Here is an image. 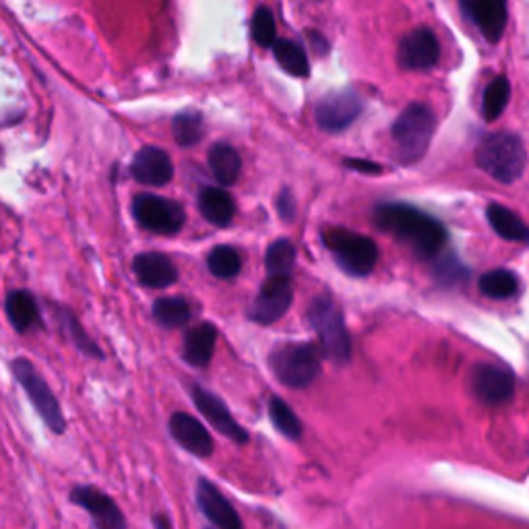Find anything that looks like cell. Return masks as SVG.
Segmentation results:
<instances>
[{"instance_id": "37", "label": "cell", "mask_w": 529, "mask_h": 529, "mask_svg": "<svg viewBox=\"0 0 529 529\" xmlns=\"http://www.w3.org/2000/svg\"><path fill=\"white\" fill-rule=\"evenodd\" d=\"M308 37H311V44H313V48L319 52V55H324V52H327V40H324V37L321 35V34H316V32H308Z\"/></svg>"}, {"instance_id": "35", "label": "cell", "mask_w": 529, "mask_h": 529, "mask_svg": "<svg viewBox=\"0 0 529 529\" xmlns=\"http://www.w3.org/2000/svg\"><path fill=\"white\" fill-rule=\"evenodd\" d=\"M277 209L284 222H292L294 215H296V203H294V196L290 191H284L282 195H279Z\"/></svg>"}, {"instance_id": "7", "label": "cell", "mask_w": 529, "mask_h": 529, "mask_svg": "<svg viewBox=\"0 0 529 529\" xmlns=\"http://www.w3.org/2000/svg\"><path fill=\"white\" fill-rule=\"evenodd\" d=\"M11 370L15 374V379L19 381L21 387L29 395V402L34 404L37 414L42 415V420L46 422V426L52 433L63 434L66 428L63 410H60V404L56 402L55 393L48 387V383L44 381V376L37 373L32 362L25 358H17L11 364Z\"/></svg>"}, {"instance_id": "22", "label": "cell", "mask_w": 529, "mask_h": 529, "mask_svg": "<svg viewBox=\"0 0 529 529\" xmlns=\"http://www.w3.org/2000/svg\"><path fill=\"white\" fill-rule=\"evenodd\" d=\"M486 219L490 228L496 232V236L511 242H527L529 240V228L524 224L517 214H513L511 209H506L498 203H493L486 209Z\"/></svg>"}, {"instance_id": "13", "label": "cell", "mask_w": 529, "mask_h": 529, "mask_svg": "<svg viewBox=\"0 0 529 529\" xmlns=\"http://www.w3.org/2000/svg\"><path fill=\"white\" fill-rule=\"evenodd\" d=\"M459 6L461 13L486 37V42H501L506 24H509L506 0H459Z\"/></svg>"}, {"instance_id": "4", "label": "cell", "mask_w": 529, "mask_h": 529, "mask_svg": "<svg viewBox=\"0 0 529 529\" xmlns=\"http://www.w3.org/2000/svg\"><path fill=\"white\" fill-rule=\"evenodd\" d=\"M308 323L316 331L321 350L329 360L345 364L352 358V339L344 323V314L329 296H319L308 306Z\"/></svg>"}, {"instance_id": "25", "label": "cell", "mask_w": 529, "mask_h": 529, "mask_svg": "<svg viewBox=\"0 0 529 529\" xmlns=\"http://www.w3.org/2000/svg\"><path fill=\"white\" fill-rule=\"evenodd\" d=\"M155 321L165 329H180L191 321V304L185 298H160L154 304Z\"/></svg>"}, {"instance_id": "2", "label": "cell", "mask_w": 529, "mask_h": 529, "mask_svg": "<svg viewBox=\"0 0 529 529\" xmlns=\"http://www.w3.org/2000/svg\"><path fill=\"white\" fill-rule=\"evenodd\" d=\"M475 164L490 178L511 185L525 172L527 151L515 133H490L475 147Z\"/></svg>"}, {"instance_id": "16", "label": "cell", "mask_w": 529, "mask_h": 529, "mask_svg": "<svg viewBox=\"0 0 529 529\" xmlns=\"http://www.w3.org/2000/svg\"><path fill=\"white\" fill-rule=\"evenodd\" d=\"M133 178L147 186H164L174 176V165L170 155L160 147H143L131 164Z\"/></svg>"}, {"instance_id": "28", "label": "cell", "mask_w": 529, "mask_h": 529, "mask_svg": "<svg viewBox=\"0 0 529 529\" xmlns=\"http://www.w3.org/2000/svg\"><path fill=\"white\" fill-rule=\"evenodd\" d=\"M294 264H296V246L288 238L271 242L267 255H264L267 275H292Z\"/></svg>"}, {"instance_id": "17", "label": "cell", "mask_w": 529, "mask_h": 529, "mask_svg": "<svg viewBox=\"0 0 529 529\" xmlns=\"http://www.w3.org/2000/svg\"><path fill=\"white\" fill-rule=\"evenodd\" d=\"M170 434L176 438L180 447H185L196 457H209L214 453V438H211L209 430L193 415L183 412L172 414Z\"/></svg>"}, {"instance_id": "30", "label": "cell", "mask_w": 529, "mask_h": 529, "mask_svg": "<svg viewBox=\"0 0 529 529\" xmlns=\"http://www.w3.org/2000/svg\"><path fill=\"white\" fill-rule=\"evenodd\" d=\"M269 415H271V422H274L275 428L285 438L298 441V438L302 436V422L298 420V415L294 414L292 407L285 404L282 397L269 399Z\"/></svg>"}, {"instance_id": "21", "label": "cell", "mask_w": 529, "mask_h": 529, "mask_svg": "<svg viewBox=\"0 0 529 529\" xmlns=\"http://www.w3.org/2000/svg\"><path fill=\"white\" fill-rule=\"evenodd\" d=\"M196 203H199L201 215L205 217L209 224L219 225V228L228 225L234 219V214H236V203H234L232 195L217 186L203 188Z\"/></svg>"}, {"instance_id": "14", "label": "cell", "mask_w": 529, "mask_h": 529, "mask_svg": "<svg viewBox=\"0 0 529 529\" xmlns=\"http://www.w3.org/2000/svg\"><path fill=\"white\" fill-rule=\"evenodd\" d=\"M193 402L196 407H199V412L205 415L209 424L217 430V433L228 436L230 441H234L236 444H245L248 441L246 430L242 428L236 420H234L228 405H225L222 399H217L214 393L199 387V384H195Z\"/></svg>"}, {"instance_id": "11", "label": "cell", "mask_w": 529, "mask_h": 529, "mask_svg": "<svg viewBox=\"0 0 529 529\" xmlns=\"http://www.w3.org/2000/svg\"><path fill=\"white\" fill-rule=\"evenodd\" d=\"M472 387L480 402L503 405L515 395V374L504 364H478L474 368Z\"/></svg>"}, {"instance_id": "15", "label": "cell", "mask_w": 529, "mask_h": 529, "mask_svg": "<svg viewBox=\"0 0 529 529\" xmlns=\"http://www.w3.org/2000/svg\"><path fill=\"white\" fill-rule=\"evenodd\" d=\"M71 501L83 506V509L89 513V517L94 519V524L97 527L123 529L126 525V521L116 506V503L94 486H77L71 493Z\"/></svg>"}, {"instance_id": "5", "label": "cell", "mask_w": 529, "mask_h": 529, "mask_svg": "<svg viewBox=\"0 0 529 529\" xmlns=\"http://www.w3.org/2000/svg\"><path fill=\"white\" fill-rule=\"evenodd\" d=\"M324 246L334 255L339 269L352 277H366L379 263V246L362 234L334 228L323 234Z\"/></svg>"}, {"instance_id": "10", "label": "cell", "mask_w": 529, "mask_h": 529, "mask_svg": "<svg viewBox=\"0 0 529 529\" xmlns=\"http://www.w3.org/2000/svg\"><path fill=\"white\" fill-rule=\"evenodd\" d=\"M362 108H364V102H362V97L354 89H342V92L324 95L316 104L314 118L323 131L342 133L347 126L356 123L362 115Z\"/></svg>"}, {"instance_id": "36", "label": "cell", "mask_w": 529, "mask_h": 529, "mask_svg": "<svg viewBox=\"0 0 529 529\" xmlns=\"http://www.w3.org/2000/svg\"><path fill=\"white\" fill-rule=\"evenodd\" d=\"M345 165L350 170H356V172H362V174H379V172H383V168L379 164L366 162V160H345Z\"/></svg>"}, {"instance_id": "31", "label": "cell", "mask_w": 529, "mask_h": 529, "mask_svg": "<svg viewBox=\"0 0 529 529\" xmlns=\"http://www.w3.org/2000/svg\"><path fill=\"white\" fill-rule=\"evenodd\" d=\"M207 267L219 279H234L242 269L240 255L232 246H215L207 256Z\"/></svg>"}, {"instance_id": "9", "label": "cell", "mask_w": 529, "mask_h": 529, "mask_svg": "<svg viewBox=\"0 0 529 529\" xmlns=\"http://www.w3.org/2000/svg\"><path fill=\"white\" fill-rule=\"evenodd\" d=\"M292 300V275H267L259 294L255 296L251 308H248V316H251V321L261 324H271L290 311Z\"/></svg>"}, {"instance_id": "23", "label": "cell", "mask_w": 529, "mask_h": 529, "mask_svg": "<svg viewBox=\"0 0 529 529\" xmlns=\"http://www.w3.org/2000/svg\"><path fill=\"white\" fill-rule=\"evenodd\" d=\"M209 168L219 185L230 186L238 180L242 170V160L238 151L228 143H215L209 151Z\"/></svg>"}, {"instance_id": "26", "label": "cell", "mask_w": 529, "mask_h": 529, "mask_svg": "<svg viewBox=\"0 0 529 529\" xmlns=\"http://www.w3.org/2000/svg\"><path fill=\"white\" fill-rule=\"evenodd\" d=\"M480 292L484 296L496 300L513 298L519 292V277L506 269L488 271L480 277Z\"/></svg>"}, {"instance_id": "27", "label": "cell", "mask_w": 529, "mask_h": 529, "mask_svg": "<svg viewBox=\"0 0 529 529\" xmlns=\"http://www.w3.org/2000/svg\"><path fill=\"white\" fill-rule=\"evenodd\" d=\"M274 52L282 69L294 75V77H308L311 75V65H308L306 52L302 50L300 44L292 40H279L274 44Z\"/></svg>"}, {"instance_id": "24", "label": "cell", "mask_w": 529, "mask_h": 529, "mask_svg": "<svg viewBox=\"0 0 529 529\" xmlns=\"http://www.w3.org/2000/svg\"><path fill=\"white\" fill-rule=\"evenodd\" d=\"M6 316L19 334H25L40 319L37 302L32 294L25 290H15L6 296Z\"/></svg>"}, {"instance_id": "12", "label": "cell", "mask_w": 529, "mask_h": 529, "mask_svg": "<svg viewBox=\"0 0 529 529\" xmlns=\"http://www.w3.org/2000/svg\"><path fill=\"white\" fill-rule=\"evenodd\" d=\"M441 58V46L433 29L418 27L399 42L397 63L405 71H428Z\"/></svg>"}, {"instance_id": "3", "label": "cell", "mask_w": 529, "mask_h": 529, "mask_svg": "<svg viewBox=\"0 0 529 529\" xmlns=\"http://www.w3.org/2000/svg\"><path fill=\"white\" fill-rule=\"evenodd\" d=\"M436 128V118L426 104L414 102L397 116L393 125L395 157L399 164L414 165L426 155Z\"/></svg>"}, {"instance_id": "19", "label": "cell", "mask_w": 529, "mask_h": 529, "mask_svg": "<svg viewBox=\"0 0 529 529\" xmlns=\"http://www.w3.org/2000/svg\"><path fill=\"white\" fill-rule=\"evenodd\" d=\"M133 271L137 275L139 282L147 288H170L172 284H176L178 271L168 256L162 253H141L135 256Z\"/></svg>"}, {"instance_id": "32", "label": "cell", "mask_w": 529, "mask_h": 529, "mask_svg": "<svg viewBox=\"0 0 529 529\" xmlns=\"http://www.w3.org/2000/svg\"><path fill=\"white\" fill-rule=\"evenodd\" d=\"M172 128L180 147H193L203 139V118L199 112H183L174 118Z\"/></svg>"}, {"instance_id": "6", "label": "cell", "mask_w": 529, "mask_h": 529, "mask_svg": "<svg viewBox=\"0 0 529 529\" xmlns=\"http://www.w3.org/2000/svg\"><path fill=\"white\" fill-rule=\"evenodd\" d=\"M271 370L285 387H308L321 374V354L313 344H284L271 354Z\"/></svg>"}, {"instance_id": "18", "label": "cell", "mask_w": 529, "mask_h": 529, "mask_svg": "<svg viewBox=\"0 0 529 529\" xmlns=\"http://www.w3.org/2000/svg\"><path fill=\"white\" fill-rule=\"evenodd\" d=\"M196 504L203 515H205L211 524L222 529H240L242 521L234 511V506L228 503L214 484L207 480H201L196 484Z\"/></svg>"}, {"instance_id": "1", "label": "cell", "mask_w": 529, "mask_h": 529, "mask_svg": "<svg viewBox=\"0 0 529 529\" xmlns=\"http://www.w3.org/2000/svg\"><path fill=\"white\" fill-rule=\"evenodd\" d=\"M374 224L383 232L410 246L422 261L436 259L447 245V228L436 217L405 203H381L374 207Z\"/></svg>"}, {"instance_id": "33", "label": "cell", "mask_w": 529, "mask_h": 529, "mask_svg": "<svg viewBox=\"0 0 529 529\" xmlns=\"http://www.w3.org/2000/svg\"><path fill=\"white\" fill-rule=\"evenodd\" d=\"M251 34L253 40L259 44L261 48H274V44L277 42V27L275 19L271 15L269 9H256L251 21Z\"/></svg>"}, {"instance_id": "8", "label": "cell", "mask_w": 529, "mask_h": 529, "mask_svg": "<svg viewBox=\"0 0 529 529\" xmlns=\"http://www.w3.org/2000/svg\"><path fill=\"white\" fill-rule=\"evenodd\" d=\"M133 215L137 219L141 228H145L154 234H164L172 236L178 234L185 225V209L178 203L157 195H137L133 201Z\"/></svg>"}, {"instance_id": "20", "label": "cell", "mask_w": 529, "mask_h": 529, "mask_svg": "<svg viewBox=\"0 0 529 529\" xmlns=\"http://www.w3.org/2000/svg\"><path fill=\"white\" fill-rule=\"evenodd\" d=\"M217 329L214 323H201L185 335V360L191 366L205 368L215 352Z\"/></svg>"}, {"instance_id": "29", "label": "cell", "mask_w": 529, "mask_h": 529, "mask_svg": "<svg viewBox=\"0 0 529 529\" xmlns=\"http://www.w3.org/2000/svg\"><path fill=\"white\" fill-rule=\"evenodd\" d=\"M511 100V83L506 77H496L484 92L482 100V115L486 118V123H494L496 118H501L506 105Z\"/></svg>"}, {"instance_id": "34", "label": "cell", "mask_w": 529, "mask_h": 529, "mask_svg": "<svg viewBox=\"0 0 529 529\" xmlns=\"http://www.w3.org/2000/svg\"><path fill=\"white\" fill-rule=\"evenodd\" d=\"M434 275L443 285H455L461 279L467 277V269L464 267L455 255H441L434 264Z\"/></svg>"}]
</instances>
